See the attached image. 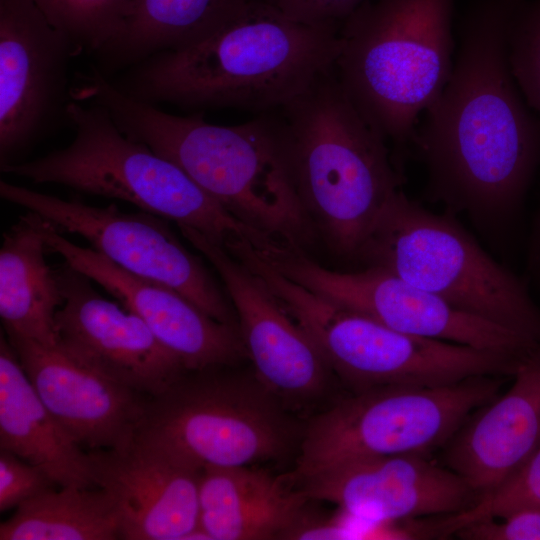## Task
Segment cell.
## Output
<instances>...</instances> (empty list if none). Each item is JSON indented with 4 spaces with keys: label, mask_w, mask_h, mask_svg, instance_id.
<instances>
[{
    "label": "cell",
    "mask_w": 540,
    "mask_h": 540,
    "mask_svg": "<svg viewBox=\"0 0 540 540\" xmlns=\"http://www.w3.org/2000/svg\"><path fill=\"white\" fill-rule=\"evenodd\" d=\"M518 0H479L468 12L448 81L412 141L427 171L424 197L503 228L540 163V118L529 109L508 57Z\"/></svg>",
    "instance_id": "obj_1"
},
{
    "label": "cell",
    "mask_w": 540,
    "mask_h": 540,
    "mask_svg": "<svg viewBox=\"0 0 540 540\" xmlns=\"http://www.w3.org/2000/svg\"><path fill=\"white\" fill-rule=\"evenodd\" d=\"M340 27L299 22L264 0H254L207 37L154 54L113 83L153 105L267 113L334 65Z\"/></svg>",
    "instance_id": "obj_2"
},
{
    "label": "cell",
    "mask_w": 540,
    "mask_h": 540,
    "mask_svg": "<svg viewBox=\"0 0 540 540\" xmlns=\"http://www.w3.org/2000/svg\"><path fill=\"white\" fill-rule=\"evenodd\" d=\"M72 99L104 108L130 138L180 167L249 227L307 252L318 234L292 182L268 113L223 126L180 116L119 89L98 68L80 74Z\"/></svg>",
    "instance_id": "obj_3"
},
{
    "label": "cell",
    "mask_w": 540,
    "mask_h": 540,
    "mask_svg": "<svg viewBox=\"0 0 540 540\" xmlns=\"http://www.w3.org/2000/svg\"><path fill=\"white\" fill-rule=\"evenodd\" d=\"M267 113L318 236L335 255L355 261L383 206L404 183L387 141L351 100L334 65Z\"/></svg>",
    "instance_id": "obj_4"
},
{
    "label": "cell",
    "mask_w": 540,
    "mask_h": 540,
    "mask_svg": "<svg viewBox=\"0 0 540 540\" xmlns=\"http://www.w3.org/2000/svg\"><path fill=\"white\" fill-rule=\"evenodd\" d=\"M453 6L454 0H368L341 24L335 72L367 121L391 141L397 164L419 115L450 77Z\"/></svg>",
    "instance_id": "obj_5"
},
{
    "label": "cell",
    "mask_w": 540,
    "mask_h": 540,
    "mask_svg": "<svg viewBox=\"0 0 540 540\" xmlns=\"http://www.w3.org/2000/svg\"><path fill=\"white\" fill-rule=\"evenodd\" d=\"M72 142L40 158L1 166V172L129 202L228 247L239 240L259 245L267 235L241 222L180 167L126 135L93 103L68 100Z\"/></svg>",
    "instance_id": "obj_6"
},
{
    "label": "cell",
    "mask_w": 540,
    "mask_h": 540,
    "mask_svg": "<svg viewBox=\"0 0 540 540\" xmlns=\"http://www.w3.org/2000/svg\"><path fill=\"white\" fill-rule=\"evenodd\" d=\"M355 261L540 343V308L524 282L495 261L454 214L431 212L402 189L383 206Z\"/></svg>",
    "instance_id": "obj_7"
},
{
    "label": "cell",
    "mask_w": 540,
    "mask_h": 540,
    "mask_svg": "<svg viewBox=\"0 0 540 540\" xmlns=\"http://www.w3.org/2000/svg\"><path fill=\"white\" fill-rule=\"evenodd\" d=\"M238 366L186 371L148 399L133 439L198 469L257 465L298 448L287 406Z\"/></svg>",
    "instance_id": "obj_8"
},
{
    "label": "cell",
    "mask_w": 540,
    "mask_h": 540,
    "mask_svg": "<svg viewBox=\"0 0 540 540\" xmlns=\"http://www.w3.org/2000/svg\"><path fill=\"white\" fill-rule=\"evenodd\" d=\"M502 377L442 387L386 385L343 398L301 432L294 475L380 456L425 455L443 447L465 420L495 399Z\"/></svg>",
    "instance_id": "obj_9"
},
{
    "label": "cell",
    "mask_w": 540,
    "mask_h": 540,
    "mask_svg": "<svg viewBox=\"0 0 540 540\" xmlns=\"http://www.w3.org/2000/svg\"><path fill=\"white\" fill-rule=\"evenodd\" d=\"M259 255L284 276L394 330L528 360L540 343L462 311L380 267L340 272L282 242Z\"/></svg>",
    "instance_id": "obj_10"
},
{
    "label": "cell",
    "mask_w": 540,
    "mask_h": 540,
    "mask_svg": "<svg viewBox=\"0 0 540 540\" xmlns=\"http://www.w3.org/2000/svg\"><path fill=\"white\" fill-rule=\"evenodd\" d=\"M2 199L35 212L59 231L78 234L122 269L166 285L212 318L238 327L235 309L202 260L188 251L167 219L91 206L0 182Z\"/></svg>",
    "instance_id": "obj_11"
},
{
    "label": "cell",
    "mask_w": 540,
    "mask_h": 540,
    "mask_svg": "<svg viewBox=\"0 0 540 540\" xmlns=\"http://www.w3.org/2000/svg\"><path fill=\"white\" fill-rule=\"evenodd\" d=\"M178 227L220 275L260 383L286 406L323 395L333 374L331 369L309 334L265 281L199 231Z\"/></svg>",
    "instance_id": "obj_12"
},
{
    "label": "cell",
    "mask_w": 540,
    "mask_h": 540,
    "mask_svg": "<svg viewBox=\"0 0 540 540\" xmlns=\"http://www.w3.org/2000/svg\"><path fill=\"white\" fill-rule=\"evenodd\" d=\"M55 272L64 298L56 347L68 357L147 397L188 371L138 315L102 297L88 276L67 263Z\"/></svg>",
    "instance_id": "obj_13"
},
{
    "label": "cell",
    "mask_w": 540,
    "mask_h": 540,
    "mask_svg": "<svg viewBox=\"0 0 540 540\" xmlns=\"http://www.w3.org/2000/svg\"><path fill=\"white\" fill-rule=\"evenodd\" d=\"M70 41L32 0H0V166L65 111Z\"/></svg>",
    "instance_id": "obj_14"
},
{
    "label": "cell",
    "mask_w": 540,
    "mask_h": 540,
    "mask_svg": "<svg viewBox=\"0 0 540 540\" xmlns=\"http://www.w3.org/2000/svg\"><path fill=\"white\" fill-rule=\"evenodd\" d=\"M294 477L310 500L374 523L453 515L477 501L458 474L418 454L356 459Z\"/></svg>",
    "instance_id": "obj_15"
},
{
    "label": "cell",
    "mask_w": 540,
    "mask_h": 540,
    "mask_svg": "<svg viewBox=\"0 0 540 540\" xmlns=\"http://www.w3.org/2000/svg\"><path fill=\"white\" fill-rule=\"evenodd\" d=\"M43 231L48 250L138 315L186 370L235 366L248 359L238 327L212 318L176 290L132 274L95 249L71 242L47 220Z\"/></svg>",
    "instance_id": "obj_16"
},
{
    "label": "cell",
    "mask_w": 540,
    "mask_h": 540,
    "mask_svg": "<svg viewBox=\"0 0 540 540\" xmlns=\"http://www.w3.org/2000/svg\"><path fill=\"white\" fill-rule=\"evenodd\" d=\"M95 485L113 499L124 540H187L199 528L198 469L135 439L88 451Z\"/></svg>",
    "instance_id": "obj_17"
},
{
    "label": "cell",
    "mask_w": 540,
    "mask_h": 540,
    "mask_svg": "<svg viewBox=\"0 0 540 540\" xmlns=\"http://www.w3.org/2000/svg\"><path fill=\"white\" fill-rule=\"evenodd\" d=\"M6 336L41 401L80 447L112 450L132 442L150 397L76 362L57 347Z\"/></svg>",
    "instance_id": "obj_18"
},
{
    "label": "cell",
    "mask_w": 540,
    "mask_h": 540,
    "mask_svg": "<svg viewBox=\"0 0 540 540\" xmlns=\"http://www.w3.org/2000/svg\"><path fill=\"white\" fill-rule=\"evenodd\" d=\"M513 377L503 396L474 411L443 446L444 466L470 486L477 501L512 476L540 446V351Z\"/></svg>",
    "instance_id": "obj_19"
},
{
    "label": "cell",
    "mask_w": 540,
    "mask_h": 540,
    "mask_svg": "<svg viewBox=\"0 0 540 540\" xmlns=\"http://www.w3.org/2000/svg\"><path fill=\"white\" fill-rule=\"evenodd\" d=\"M309 501L293 474L208 466L199 481V528L210 540L290 539L310 519Z\"/></svg>",
    "instance_id": "obj_20"
},
{
    "label": "cell",
    "mask_w": 540,
    "mask_h": 540,
    "mask_svg": "<svg viewBox=\"0 0 540 540\" xmlns=\"http://www.w3.org/2000/svg\"><path fill=\"white\" fill-rule=\"evenodd\" d=\"M0 449L41 469L56 486H96L88 451L46 408L6 335H0Z\"/></svg>",
    "instance_id": "obj_21"
},
{
    "label": "cell",
    "mask_w": 540,
    "mask_h": 540,
    "mask_svg": "<svg viewBox=\"0 0 540 540\" xmlns=\"http://www.w3.org/2000/svg\"><path fill=\"white\" fill-rule=\"evenodd\" d=\"M44 219L28 211L3 235L0 317L9 336L56 347L55 316L64 298L45 259Z\"/></svg>",
    "instance_id": "obj_22"
},
{
    "label": "cell",
    "mask_w": 540,
    "mask_h": 540,
    "mask_svg": "<svg viewBox=\"0 0 540 540\" xmlns=\"http://www.w3.org/2000/svg\"><path fill=\"white\" fill-rule=\"evenodd\" d=\"M254 0H130L120 33L98 53L109 68L132 66L212 34Z\"/></svg>",
    "instance_id": "obj_23"
},
{
    "label": "cell",
    "mask_w": 540,
    "mask_h": 540,
    "mask_svg": "<svg viewBox=\"0 0 540 540\" xmlns=\"http://www.w3.org/2000/svg\"><path fill=\"white\" fill-rule=\"evenodd\" d=\"M121 522L98 486H54L23 503L0 524V540H115Z\"/></svg>",
    "instance_id": "obj_24"
},
{
    "label": "cell",
    "mask_w": 540,
    "mask_h": 540,
    "mask_svg": "<svg viewBox=\"0 0 540 540\" xmlns=\"http://www.w3.org/2000/svg\"><path fill=\"white\" fill-rule=\"evenodd\" d=\"M76 54L98 53L122 30L130 0H32Z\"/></svg>",
    "instance_id": "obj_25"
},
{
    "label": "cell",
    "mask_w": 540,
    "mask_h": 540,
    "mask_svg": "<svg viewBox=\"0 0 540 540\" xmlns=\"http://www.w3.org/2000/svg\"><path fill=\"white\" fill-rule=\"evenodd\" d=\"M508 57L530 108L540 113V0H518L508 27Z\"/></svg>",
    "instance_id": "obj_26"
},
{
    "label": "cell",
    "mask_w": 540,
    "mask_h": 540,
    "mask_svg": "<svg viewBox=\"0 0 540 540\" xmlns=\"http://www.w3.org/2000/svg\"><path fill=\"white\" fill-rule=\"evenodd\" d=\"M540 505V446L530 458L493 492L467 510L447 519L452 535L461 527L486 519H498L511 512Z\"/></svg>",
    "instance_id": "obj_27"
},
{
    "label": "cell",
    "mask_w": 540,
    "mask_h": 540,
    "mask_svg": "<svg viewBox=\"0 0 540 540\" xmlns=\"http://www.w3.org/2000/svg\"><path fill=\"white\" fill-rule=\"evenodd\" d=\"M56 486L35 465L0 449V511L16 509Z\"/></svg>",
    "instance_id": "obj_28"
},
{
    "label": "cell",
    "mask_w": 540,
    "mask_h": 540,
    "mask_svg": "<svg viewBox=\"0 0 540 540\" xmlns=\"http://www.w3.org/2000/svg\"><path fill=\"white\" fill-rule=\"evenodd\" d=\"M496 519L469 523L454 535L469 540H540V505L528 506Z\"/></svg>",
    "instance_id": "obj_29"
},
{
    "label": "cell",
    "mask_w": 540,
    "mask_h": 540,
    "mask_svg": "<svg viewBox=\"0 0 540 540\" xmlns=\"http://www.w3.org/2000/svg\"><path fill=\"white\" fill-rule=\"evenodd\" d=\"M286 16L308 24L342 22L368 0H264Z\"/></svg>",
    "instance_id": "obj_30"
},
{
    "label": "cell",
    "mask_w": 540,
    "mask_h": 540,
    "mask_svg": "<svg viewBox=\"0 0 540 540\" xmlns=\"http://www.w3.org/2000/svg\"><path fill=\"white\" fill-rule=\"evenodd\" d=\"M528 271L532 281L540 290V212L537 216L531 237L528 252Z\"/></svg>",
    "instance_id": "obj_31"
}]
</instances>
